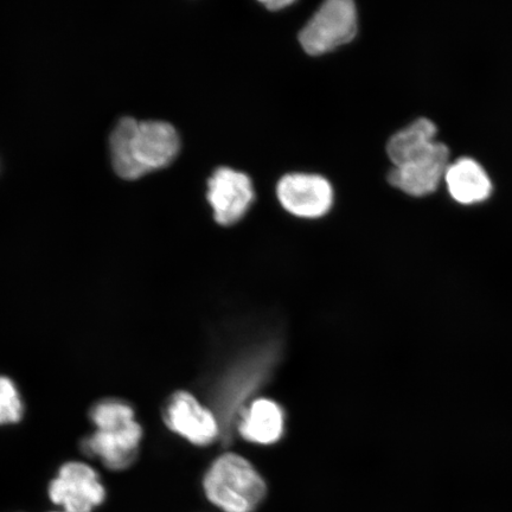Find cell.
<instances>
[{"label":"cell","instance_id":"5b68a950","mask_svg":"<svg viewBox=\"0 0 512 512\" xmlns=\"http://www.w3.org/2000/svg\"><path fill=\"white\" fill-rule=\"evenodd\" d=\"M208 187V201L221 226L239 222L254 201L251 178L233 169H217L209 179Z\"/></svg>","mask_w":512,"mask_h":512},{"label":"cell","instance_id":"3957f363","mask_svg":"<svg viewBox=\"0 0 512 512\" xmlns=\"http://www.w3.org/2000/svg\"><path fill=\"white\" fill-rule=\"evenodd\" d=\"M357 34V11L351 0H329L300 31L299 42L307 54L329 53L354 40Z\"/></svg>","mask_w":512,"mask_h":512},{"label":"cell","instance_id":"6da1fadb","mask_svg":"<svg viewBox=\"0 0 512 512\" xmlns=\"http://www.w3.org/2000/svg\"><path fill=\"white\" fill-rule=\"evenodd\" d=\"M110 146L118 176L137 179L174 162L181 142L169 123L124 118L115 126Z\"/></svg>","mask_w":512,"mask_h":512},{"label":"cell","instance_id":"277c9868","mask_svg":"<svg viewBox=\"0 0 512 512\" xmlns=\"http://www.w3.org/2000/svg\"><path fill=\"white\" fill-rule=\"evenodd\" d=\"M49 498L64 512H92L105 502L106 490L92 466L69 462L50 483Z\"/></svg>","mask_w":512,"mask_h":512},{"label":"cell","instance_id":"4fadbf2b","mask_svg":"<svg viewBox=\"0 0 512 512\" xmlns=\"http://www.w3.org/2000/svg\"><path fill=\"white\" fill-rule=\"evenodd\" d=\"M91 420L96 430L118 427L136 421L134 409L127 402L118 399L102 400L92 408Z\"/></svg>","mask_w":512,"mask_h":512},{"label":"cell","instance_id":"52a82bcc","mask_svg":"<svg viewBox=\"0 0 512 512\" xmlns=\"http://www.w3.org/2000/svg\"><path fill=\"white\" fill-rule=\"evenodd\" d=\"M278 197L283 207L291 214L317 219L322 217L334 203V190L325 178L317 175L293 174L281 178Z\"/></svg>","mask_w":512,"mask_h":512},{"label":"cell","instance_id":"9c48e42d","mask_svg":"<svg viewBox=\"0 0 512 512\" xmlns=\"http://www.w3.org/2000/svg\"><path fill=\"white\" fill-rule=\"evenodd\" d=\"M448 151L445 144L431 155L413 160L390 171L389 183L411 196H426L438 189L448 168Z\"/></svg>","mask_w":512,"mask_h":512},{"label":"cell","instance_id":"30bf717a","mask_svg":"<svg viewBox=\"0 0 512 512\" xmlns=\"http://www.w3.org/2000/svg\"><path fill=\"white\" fill-rule=\"evenodd\" d=\"M445 181L454 200L463 204L483 202L492 191L489 176L476 160L470 158L458 159L448 165Z\"/></svg>","mask_w":512,"mask_h":512},{"label":"cell","instance_id":"7c38bea8","mask_svg":"<svg viewBox=\"0 0 512 512\" xmlns=\"http://www.w3.org/2000/svg\"><path fill=\"white\" fill-rule=\"evenodd\" d=\"M240 432L253 443L274 444L284 432L283 412L270 400L256 401L243 419Z\"/></svg>","mask_w":512,"mask_h":512},{"label":"cell","instance_id":"2e32d148","mask_svg":"<svg viewBox=\"0 0 512 512\" xmlns=\"http://www.w3.org/2000/svg\"><path fill=\"white\" fill-rule=\"evenodd\" d=\"M59 512H64V511H59Z\"/></svg>","mask_w":512,"mask_h":512},{"label":"cell","instance_id":"9a60e30c","mask_svg":"<svg viewBox=\"0 0 512 512\" xmlns=\"http://www.w3.org/2000/svg\"><path fill=\"white\" fill-rule=\"evenodd\" d=\"M262 4H264L268 10L278 11L292 5L293 2L292 0H272V2H262Z\"/></svg>","mask_w":512,"mask_h":512},{"label":"cell","instance_id":"ba28073f","mask_svg":"<svg viewBox=\"0 0 512 512\" xmlns=\"http://www.w3.org/2000/svg\"><path fill=\"white\" fill-rule=\"evenodd\" d=\"M164 421L172 432L197 446L213 443L219 434L213 413L188 392H177L171 396L164 409Z\"/></svg>","mask_w":512,"mask_h":512},{"label":"cell","instance_id":"8fae6325","mask_svg":"<svg viewBox=\"0 0 512 512\" xmlns=\"http://www.w3.org/2000/svg\"><path fill=\"white\" fill-rule=\"evenodd\" d=\"M437 127L431 120L422 118L414 121L390 138L387 152L394 166H400L432 151L439 142L435 140Z\"/></svg>","mask_w":512,"mask_h":512},{"label":"cell","instance_id":"5bb4252c","mask_svg":"<svg viewBox=\"0 0 512 512\" xmlns=\"http://www.w3.org/2000/svg\"><path fill=\"white\" fill-rule=\"evenodd\" d=\"M24 413V405L14 381L0 376V425L17 424Z\"/></svg>","mask_w":512,"mask_h":512},{"label":"cell","instance_id":"8992f818","mask_svg":"<svg viewBox=\"0 0 512 512\" xmlns=\"http://www.w3.org/2000/svg\"><path fill=\"white\" fill-rule=\"evenodd\" d=\"M143 428L137 421L124 426L101 428L89 435L82 443L88 456L98 458L107 469L123 471L138 456Z\"/></svg>","mask_w":512,"mask_h":512},{"label":"cell","instance_id":"7a4b0ae2","mask_svg":"<svg viewBox=\"0 0 512 512\" xmlns=\"http://www.w3.org/2000/svg\"><path fill=\"white\" fill-rule=\"evenodd\" d=\"M203 489L210 503L223 512H254L267 492L259 472L234 453L215 460L204 476Z\"/></svg>","mask_w":512,"mask_h":512}]
</instances>
